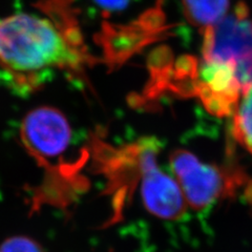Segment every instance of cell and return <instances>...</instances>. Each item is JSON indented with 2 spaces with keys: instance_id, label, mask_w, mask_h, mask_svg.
Segmentation results:
<instances>
[{
  "instance_id": "cell-1",
  "label": "cell",
  "mask_w": 252,
  "mask_h": 252,
  "mask_svg": "<svg viewBox=\"0 0 252 252\" xmlns=\"http://www.w3.org/2000/svg\"><path fill=\"white\" fill-rule=\"evenodd\" d=\"M57 15L21 13L0 18V68L16 89L33 92L54 69L79 73L91 57L74 19L55 0L44 2Z\"/></svg>"
},
{
  "instance_id": "cell-2",
  "label": "cell",
  "mask_w": 252,
  "mask_h": 252,
  "mask_svg": "<svg viewBox=\"0 0 252 252\" xmlns=\"http://www.w3.org/2000/svg\"><path fill=\"white\" fill-rule=\"evenodd\" d=\"M201 60L238 83L245 94L252 86V17L239 2L224 17L203 30Z\"/></svg>"
},
{
  "instance_id": "cell-3",
  "label": "cell",
  "mask_w": 252,
  "mask_h": 252,
  "mask_svg": "<svg viewBox=\"0 0 252 252\" xmlns=\"http://www.w3.org/2000/svg\"><path fill=\"white\" fill-rule=\"evenodd\" d=\"M170 166L187 205L194 210H205L234 194L244 183L242 173L201 162L185 149L170 155Z\"/></svg>"
},
{
  "instance_id": "cell-4",
  "label": "cell",
  "mask_w": 252,
  "mask_h": 252,
  "mask_svg": "<svg viewBox=\"0 0 252 252\" xmlns=\"http://www.w3.org/2000/svg\"><path fill=\"white\" fill-rule=\"evenodd\" d=\"M157 152L153 139L141 141V195L153 216L176 220L184 217L187 203L178 181L158 167Z\"/></svg>"
},
{
  "instance_id": "cell-5",
  "label": "cell",
  "mask_w": 252,
  "mask_h": 252,
  "mask_svg": "<svg viewBox=\"0 0 252 252\" xmlns=\"http://www.w3.org/2000/svg\"><path fill=\"white\" fill-rule=\"evenodd\" d=\"M20 139L27 152L43 167L62 156L72 139L68 121L60 110L42 106L27 114L20 126Z\"/></svg>"
},
{
  "instance_id": "cell-6",
  "label": "cell",
  "mask_w": 252,
  "mask_h": 252,
  "mask_svg": "<svg viewBox=\"0 0 252 252\" xmlns=\"http://www.w3.org/2000/svg\"><path fill=\"white\" fill-rule=\"evenodd\" d=\"M186 20L201 29L214 26L229 12L230 0H181Z\"/></svg>"
},
{
  "instance_id": "cell-7",
  "label": "cell",
  "mask_w": 252,
  "mask_h": 252,
  "mask_svg": "<svg viewBox=\"0 0 252 252\" xmlns=\"http://www.w3.org/2000/svg\"><path fill=\"white\" fill-rule=\"evenodd\" d=\"M232 119V135L252 154V86L236 106Z\"/></svg>"
},
{
  "instance_id": "cell-8",
  "label": "cell",
  "mask_w": 252,
  "mask_h": 252,
  "mask_svg": "<svg viewBox=\"0 0 252 252\" xmlns=\"http://www.w3.org/2000/svg\"><path fill=\"white\" fill-rule=\"evenodd\" d=\"M0 252H45L42 246L27 235H14L0 244Z\"/></svg>"
},
{
  "instance_id": "cell-9",
  "label": "cell",
  "mask_w": 252,
  "mask_h": 252,
  "mask_svg": "<svg viewBox=\"0 0 252 252\" xmlns=\"http://www.w3.org/2000/svg\"><path fill=\"white\" fill-rule=\"evenodd\" d=\"M91 1L105 13H116L127 9L136 0H91Z\"/></svg>"
}]
</instances>
